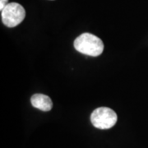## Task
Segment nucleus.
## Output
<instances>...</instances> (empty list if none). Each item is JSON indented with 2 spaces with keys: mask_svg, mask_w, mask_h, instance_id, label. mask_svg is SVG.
I'll list each match as a JSON object with an SVG mask.
<instances>
[{
  "mask_svg": "<svg viewBox=\"0 0 148 148\" xmlns=\"http://www.w3.org/2000/svg\"><path fill=\"white\" fill-rule=\"evenodd\" d=\"M74 47L82 53L96 57L104 50V44L99 37L90 33H83L74 40Z\"/></svg>",
  "mask_w": 148,
  "mask_h": 148,
  "instance_id": "1",
  "label": "nucleus"
},
{
  "mask_svg": "<svg viewBox=\"0 0 148 148\" xmlns=\"http://www.w3.org/2000/svg\"><path fill=\"white\" fill-rule=\"evenodd\" d=\"M118 117L116 113L110 108L100 107L95 109L90 115L93 126L99 129H109L116 123Z\"/></svg>",
  "mask_w": 148,
  "mask_h": 148,
  "instance_id": "2",
  "label": "nucleus"
},
{
  "mask_svg": "<svg viewBox=\"0 0 148 148\" xmlns=\"http://www.w3.org/2000/svg\"><path fill=\"white\" fill-rule=\"evenodd\" d=\"M2 12V21L6 27H15L25 19L26 11L17 3H9Z\"/></svg>",
  "mask_w": 148,
  "mask_h": 148,
  "instance_id": "3",
  "label": "nucleus"
},
{
  "mask_svg": "<svg viewBox=\"0 0 148 148\" xmlns=\"http://www.w3.org/2000/svg\"><path fill=\"white\" fill-rule=\"evenodd\" d=\"M32 105L35 108L42 111H49L53 107L52 100L44 94H35L31 99Z\"/></svg>",
  "mask_w": 148,
  "mask_h": 148,
  "instance_id": "4",
  "label": "nucleus"
},
{
  "mask_svg": "<svg viewBox=\"0 0 148 148\" xmlns=\"http://www.w3.org/2000/svg\"><path fill=\"white\" fill-rule=\"evenodd\" d=\"M8 3H8V0H0V10H3V8H4Z\"/></svg>",
  "mask_w": 148,
  "mask_h": 148,
  "instance_id": "5",
  "label": "nucleus"
}]
</instances>
